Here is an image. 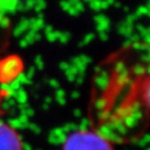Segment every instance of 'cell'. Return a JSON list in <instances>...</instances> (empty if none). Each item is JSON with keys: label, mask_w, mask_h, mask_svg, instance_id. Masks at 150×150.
<instances>
[{"label": "cell", "mask_w": 150, "mask_h": 150, "mask_svg": "<svg viewBox=\"0 0 150 150\" xmlns=\"http://www.w3.org/2000/svg\"><path fill=\"white\" fill-rule=\"evenodd\" d=\"M142 100L145 101L147 109L150 112V75L147 77V79L144 81L142 87Z\"/></svg>", "instance_id": "3"}, {"label": "cell", "mask_w": 150, "mask_h": 150, "mask_svg": "<svg viewBox=\"0 0 150 150\" xmlns=\"http://www.w3.org/2000/svg\"><path fill=\"white\" fill-rule=\"evenodd\" d=\"M0 150H25L20 134L2 121H0Z\"/></svg>", "instance_id": "2"}, {"label": "cell", "mask_w": 150, "mask_h": 150, "mask_svg": "<svg viewBox=\"0 0 150 150\" xmlns=\"http://www.w3.org/2000/svg\"><path fill=\"white\" fill-rule=\"evenodd\" d=\"M6 39V25L4 21H0V45L5 42Z\"/></svg>", "instance_id": "4"}, {"label": "cell", "mask_w": 150, "mask_h": 150, "mask_svg": "<svg viewBox=\"0 0 150 150\" xmlns=\"http://www.w3.org/2000/svg\"><path fill=\"white\" fill-rule=\"evenodd\" d=\"M62 150H113V146L100 132L80 129L67 137Z\"/></svg>", "instance_id": "1"}]
</instances>
